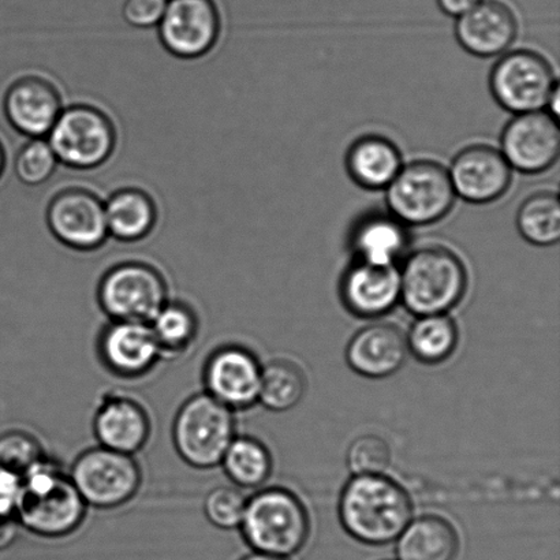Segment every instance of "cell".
I'll list each match as a JSON object with an SVG mask.
<instances>
[{
    "label": "cell",
    "instance_id": "obj_1",
    "mask_svg": "<svg viewBox=\"0 0 560 560\" xmlns=\"http://www.w3.org/2000/svg\"><path fill=\"white\" fill-rule=\"evenodd\" d=\"M411 515L408 492L384 475L354 476L340 493V524L353 539L368 546L397 540Z\"/></svg>",
    "mask_w": 560,
    "mask_h": 560
},
{
    "label": "cell",
    "instance_id": "obj_2",
    "mask_svg": "<svg viewBox=\"0 0 560 560\" xmlns=\"http://www.w3.org/2000/svg\"><path fill=\"white\" fill-rule=\"evenodd\" d=\"M86 503L68 471L47 457L22 476L15 517L31 534L59 539L74 534L86 517Z\"/></svg>",
    "mask_w": 560,
    "mask_h": 560
},
{
    "label": "cell",
    "instance_id": "obj_3",
    "mask_svg": "<svg viewBox=\"0 0 560 560\" xmlns=\"http://www.w3.org/2000/svg\"><path fill=\"white\" fill-rule=\"evenodd\" d=\"M400 301L417 317L447 315L468 289L464 261L441 245L411 252L399 268Z\"/></svg>",
    "mask_w": 560,
    "mask_h": 560
},
{
    "label": "cell",
    "instance_id": "obj_4",
    "mask_svg": "<svg viewBox=\"0 0 560 560\" xmlns=\"http://www.w3.org/2000/svg\"><path fill=\"white\" fill-rule=\"evenodd\" d=\"M240 528L255 552L289 558L306 545L311 523L294 493L273 487L248 499Z\"/></svg>",
    "mask_w": 560,
    "mask_h": 560
},
{
    "label": "cell",
    "instance_id": "obj_5",
    "mask_svg": "<svg viewBox=\"0 0 560 560\" xmlns=\"http://www.w3.org/2000/svg\"><path fill=\"white\" fill-rule=\"evenodd\" d=\"M60 166L96 173L117 151L118 133L103 109L86 103L68 104L46 137Z\"/></svg>",
    "mask_w": 560,
    "mask_h": 560
},
{
    "label": "cell",
    "instance_id": "obj_6",
    "mask_svg": "<svg viewBox=\"0 0 560 560\" xmlns=\"http://www.w3.org/2000/svg\"><path fill=\"white\" fill-rule=\"evenodd\" d=\"M235 436L234 411L207 393L186 400L175 416L174 447L191 468L206 470L221 466Z\"/></svg>",
    "mask_w": 560,
    "mask_h": 560
},
{
    "label": "cell",
    "instance_id": "obj_7",
    "mask_svg": "<svg viewBox=\"0 0 560 560\" xmlns=\"http://www.w3.org/2000/svg\"><path fill=\"white\" fill-rule=\"evenodd\" d=\"M97 301L114 322L151 323L170 301L167 280L150 262L120 261L103 273Z\"/></svg>",
    "mask_w": 560,
    "mask_h": 560
},
{
    "label": "cell",
    "instance_id": "obj_8",
    "mask_svg": "<svg viewBox=\"0 0 560 560\" xmlns=\"http://www.w3.org/2000/svg\"><path fill=\"white\" fill-rule=\"evenodd\" d=\"M455 191L448 170L432 161L411 162L400 168L387 188L389 212L405 226H428L452 212Z\"/></svg>",
    "mask_w": 560,
    "mask_h": 560
},
{
    "label": "cell",
    "instance_id": "obj_9",
    "mask_svg": "<svg viewBox=\"0 0 560 560\" xmlns=\"http://www.w3.org/2000/svg\"><path fill=\"white\" fill-rule=\"evenodd\" d=\"M44 221L60 246L93 254L109 240L104 197L82 185H69L49 197Z\"/></svg>",
    "mask_w": 560,
    "mask_h": 560
},
{
    "label": "cell",
    "instance_id": "obj_10",
    "mask_svg": "<svg viewBox=\"0 0 560 560\" xmlns=\"http://www.w3.org/2000/svg\"><path fill=\"white\" fill-rule=\"evenodd\" d=\"M69 475L86 506L102 510L117 509L130 502L142 481L133 455L102 446L80 454Z\"/></svg>",
    "mask_w": 560,
    "mask_h": 560
},
{
    "label": "cell",
    "instance_id": "obj_11",
    "mask_svg": "<svg viewBox=\"0 0 560 560\" xmlns=\"http://www.w3.org/2000/svg\"><path fill=\"white\" fill-rule=\"evenodd\" d=\"M490 88L499 106L518 115L545 112L559 85L551 63L541 54L517 49L493 66Z\"/></svg>",
    "mask_w": 560,
    "mask_h": 560
},
{
    "label": "cell",
    "instance_id": "obj_12",
    "mask_svg": "<svg viewBox=\"0 0 560 560\" xmlns=\"http://www.w3.org/2000/svg\"><path fill=\"white\" fill-rule=\"evenodd\" d=\"M223 22L213 0H168L156 27L164 51L180 60H201L215 51Z\"/></svg>",
    "mask_w": 560,
    "mask_h": 560
},
{
    "label": "cell",
    "instance_id": "obj_13",
    "mask_svg": "<svg viewBox=\"0 0 560 560\" xmlns=\"http://www.w3.org/2000/svg\"><path fill=\"white\" fill-rule=\"evenodd\" d=\"M63 107V97L54 82L35 74L11 82L2 101L5 124L25 140L46 139Z\"/></svg>",
    "mask_w": 560,
    "mask_h": 560
},
{
    "label": "cell",
    "instance_id": "obj_14",
    "mask_svg": "<svg viewBox=\"0 0 560 560\" xmlns=\"http://www.w3.org/2000/svg\"><path fill=\"white\" fill-rule=\"evenodd\" d=\"M510 167L523 174H541L557 163L560 130L550 113L518 114L504 128L501 140Z\"/></svg>",
    "mask_w": 560,
    "mask_h": 560
},
{
    "label": "cell",
    "instance_id": "obj_15",
    "mask_svg": "<svg viewBox=\"0 0 560 560\" xmlns=\"http://www.w3.org/2000/svg\"><path fill=\"white\" fill-rule=\"evenodd\" d=\"M261 371L259 360L248 349L222 346L206 362V393L233 411L249 409L259 402Z\"/></svg>",
    "mask_w": 560,
    "mask_h": 560
},
{
    "label": "cell",
    "instance_id": "obj_16",
    "mask_svg": "<svg viewBox=\"0 0 560 560\" xmlns=\"http://www.w3.org/2000/svg\"><path fill=\"white\" fill-rule=\"evenodd\" d=\"M455 196L471 205H490L512 185L513 168L497 148L476 144L454 158L448 170Z\"/></svg>",
    "mask_w": 560,
    "mask_h": 560
},
{
    "label": "cell",
    "instance_id": "obj_17",
    "mask_svg": "<svg viewBox=\"0 0 560 560\" xmlns=\"http://www.w3.org/2000/svg\"><path fill=\"white\" fill-rule=\"evenodd\" d=\"M98 355L114 375L136 378L147 375L162 360L150 326L141 322H114L98 338Z\"/></svg>",
    "mask_w": 560,
    "mask_h": 560
},
{
    "label": "cell",
    "instance_id": "obj_18",
    "mask_svg": "<svg viewBox=\"0 0 560 560\" xmlns=\"http://www.w3.org/2000/svg\"><path fill=\"white\" fill-rule=\"evenodd\" d=\"M340 299L357 317L386 316L400 301L399 268L357 261L340 282Z\"/></svg>",
    "mask_w": 560,
    "mask_h": 560
},
{
    "label": "cell",
    "instance_id": "obj_19",
    "mask_svg": "<svg viewBox=\"0 0 560 560\" xmlns=\"http://www.w3.org/2000/svg\"><path fill=\"white\" fill-rule=\"evenodd\" d=\"M517 35V16L499 0H481L476 8L460 15L455 25L460 47L479 58L506 52Z\"/></svg>",
    "mask_w": 560,
    "mask_h": 560
},
{
    "label": "cell",
    "instance_id": "obj_20",
    "mask_svg": "<svg viewBox=\"0 0 560 560\" xmlns=\"http://www.w3.org/2000/svg\"><path fill=\"white\" fill-rule=\"evenodd\" d=\"M406 335L388 323H373L361 328L346 349L351 370L361 376L384 378L404 366L408 357Z\"/></svg>",
    "mask_w": 560,
    "mask_h": 560
},
{
    "label": "cell",
    "instance_id": "obj_21",
    "mask_svg": "<svg viewBox=\"0 0 560 560\" xmlns=\"http://www.w3.org/2000/svg\"><path fill=\"white\" fill-rule=\"evenodd\" d=\"M98 446L135 455L145 447L151 436V420L137 400L112 395L98 406L93 419Z\"/></svg>",
    "mask_w": 560,
    "mask_h": 560
},
{
    "label": "cell",
    "instance_id": "obj_22",
    "mask_svg": "<svg viewBox=\"0 0 560 560\" xmlns=\"http://www.w3.org/2000/svg\"><path fill=\"white\" fill-rule=\"evenodd\" d=\"M109 238L122 245L150 240L159 224L155 199L139 186H122L104 197Z\"/></svg>",
    "mask_w": 560,
    "mask_h": 560
},
{
    "label": "cell",
    "instance_id": "obj_23",
    "mask_svg": "<svg viewBox=\"0 0 560 560\" xmlns=\"http://www.w3.org/2000/svg\"><path fill=\"white\" fill-rule=\"evenodd\" d=\"M351 179L361 188L387 189L404 167L402 155L393 141L383 136L361 137L346 156Z\"/></svg>",
    "mask_w": 560,
    "mask_h": 560
},
{
    "label": "cell",
    "instance_id": "obj_24",
    "mask_svg": "<svg viewBox=\"0 0 560 560\" xmlns=\"http://www.w3.org/2000/svg\"><path fill=\"white\" fill-rule=\"evenodd\" d=\"M409 244L408 230L392 213H375L362 219L351 235L359 261L375 266H397Z\"/></svg>",
    "mask_w": 560,
    "mask_h": 560
},
{
    "label": "cell",
    "instance_id": "obj_25",
    "mask_svg": "<svg viewBox=\"0 0 560 560\" xmlns=\"http://www.w3.org/2000/svg\"><path fill=\"white\" fill-rule=\"evenodd\" d=\"M397 540L399 560H454L459 547L457 532L435 515L411 520Z\"/></svg>",
    "mask_w": 560,
    "mask_h": 560
},
{
    "label": "cell",
    "instance_id": "obj_26",
    "mask_svg": "<svg viewBox=\"0 0 560 560\" xmlns=\"http://www.w3.org/2000/svg\"><path fill=\"white\" fill-rule=\"evenodd\" d=\"M406 343L422 364H442L457 348L458 329L447 315L420 316L406 335Z\"/></svg>",
    "mask_w": 560,
    "mask_h": 560
},
{
    "label": "cell",
    "instance_id": "obj_27",
    "mask_svg": "<svg viewBox=\"0 0 560 560\" xmlns=\"http://www.w3.org/2000/svg\"><path fill=\"white\" fill-rule=\"evenodd\" d=\"M221 466L229 480L245 490L261 487L272 474L270 452L250 436H235L223 455Z\"/></svg>",
    "mask_w": 560,
    "mask_h": 560
},
{
    "label": "cell",
    "instance_id": "obj_28",
    "mask_svg": "<svg viewBox=\"0 0 560 560\" xmlns=\"http://www.w3.org/2000/svg\"><path fill=\"white\" fill-rule=\"evenodd\" d=\"M163 359H175L188 351L199 334V318L189 305L168 301L150 323Z\"/></svg>",
    "mask_w": 560,
    "mask_h": 560
},
{
    "label": "cell",
    "instance_id": "obj_29",
    "mask_svg": "<svg viewBox=\"0 0 560 560\" xmlns=\"http://www.w3.org/2000/svg\"><path fill=\"white\" fill-rule=\"evenodd\" d=\"M306 381L301 368L291 361L277 360L262 366L259 402L266 409L283 413L304 399Z\"/></svg>",
    "mask_w": 560,
    "mask_h": 560
},
{
    "label": "cell",
    "instance_id": "obj_30",
    "mask_svg": "<svg viewBox=\"0 0 560 560\" xmlns=\"http://www.w3.org/2000/svg\"><path fill=\"white\" fill-rule=\"evenodd\" d=\"M517 229L525 241L536 246H552L560 238L559 197L552 191H539L521 205Z\"/></svg>",
    "mask_w": 560,
    "mask_h": 560
},
{
    "label": "cell",
    "instance_id": "obj_31",
    "mask_svg": "<svg viewBox=\"0 0 560 560\" xmlns=\"http://www.w3.org/2000/svg\"><path fill=\"white\" fill-rule=\"evenodd\" d=\"M60 164L47 139H27L13 155V173L25 188H42L54 178Z\"/></svg>",
    "mask_w": 560,
    "mask_h": 560
},
{
    "label": "cell",
    "instance_id": "obj_32",
    "mask_svg": "<svg viewBox=\"0 0 560 560\" xmlns=\"http://www.w3.org/2000/svg\"><path fill=\"white\" fill-rule=\"evenodd\" d=\"M46 458L42 444L24 431H9L0 435V468L21 477Z\"/></svg>",
    "mask_w": 560,
    "mask_h": 560
},
{
    "label": "cell",
    "instance_id": "obj_33",
    "mask_svg": "<svg viewBox=\"0 0 560 560\" xmlns=\"http://www.w3.org/2000/svg\"><path fill=\"white\" fill-rule=\"evenodd\" d=\"M246 502L248 498L238 487H218L206 497L205 514L215 528L223 530L240 528Z\"/></svg>",
    "mask_w": 560,
    "mask_h": 560
},
{
    "label": "cell",
    "instance_id": "obj_34",
    "mask_svg": "<svg viewBox=\"0 0 560 560\" xmlns=\"http://www.w3.org/2000/svg\"><path fill=\"white\" fill-rule=\"evenodd\" d=\"M346 459L354 476L383 475L392 460V450L381 436L364 435L350 444Z\"/></svg>",
    "mask_w": 560,
    "mask_h": 560
},
{
    "label": "cell",
    "instance_id": "obj_35",
    "mask_svg": "<svg viewBox=\"0 0 560 560\" xmlns=\"http://www.w3.org/2000/svg\"><path fill=\"white\" fill-rule=\"evenodd\" d=\"M168 0H125L122 21L135 31H153L166 13Z\"/></svg>",
    "mask_w": 560,
    "mask_h": 560
},
{
    "label": "cell",
    "instance_id": "obj_36",
    "mask_svg": "<svg viewBox=\"0 0 560 560\" xmlns=\"http://www.w3.org/2000/svg\"><path fill=\"white\" fill-rule=\"evenodd\" d=\"M22 491V477L0 468V517H15Z\"/></svg>",
    "mask_w": 560,
    "mask_h": 560
},
{
    "label": "cell",
    "instance_id": "obj_37",
    "mask_svg": "<svg viewBox=\"0 0 560 560\" xmlns=\"http://www.w3.org/2000/svg\"><path fill=\"white\" fill-rule=\"evenodd\" d=\"M21 525L16 517H0V551L8 550L19 537Z\"/></svg>",
    "mask_w": 560,
    "mask_h": 560
},
{
    "label": "cell",
    "instance_id": "obj_38",
    "mask_svg": "<svg viewBox=\"0 0 560 560\" xmlns=\"http://www.w3.org/2000/svg\"><path fill=\"white\" fill-rule=\"evenodd\" d=\"M481 0H438L439 8L444 14L459 19L460 15L468 13L476 8Z\"/></svg>",
    "mask_w": 560,
    "mask_h": 560
},
{
    "label": "cell",
    "instance_id": "obj_39",
    "mask_svg": "<svg viewBox=\"0 0 560 560\" xmlns=\"http://www.w3.org/2000/svg\"><path fill=\"white\" fill-rule=\"evenodd\" d=\"M9 164V153L5 151V147L2 141H0V179H2L5 168H8Z\"/></svg>",
    "mask_w": 560,
    "mask_h": 560
},
{
    "label": "cell",
    "instance_id": "obj_40",
    "mask_svg": "<svg viewBox=\"0 0 560 560\" xmlns=\"http://www.w3.org/2000/svg\"><path fill=\"white\" fill-rule=\"evenodd\" d=\"M241 560H288V558L268 556V553H262V552H254V553H250V556L245 557Z\"/></svg>",
    "mask_w": 560,
    "mask_h": 560
}]
</instances>
